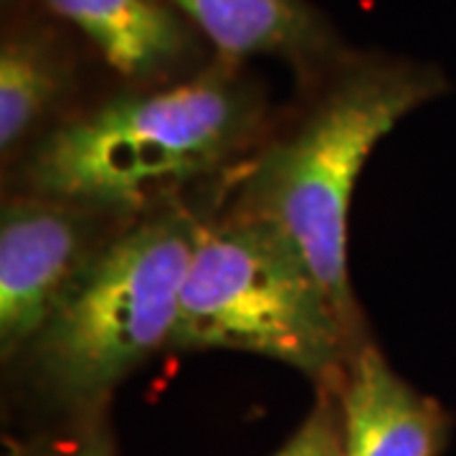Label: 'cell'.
Returning a JSON list of instances; mask_svg holds the SVG:
<instances>
[{
  "mask_svg": "<svg viewBox=\"0 0 456 456\" xmlns=\"http://www.w3.org/2000/svg\"><path fill=\"white\" fill-rule=\"evenodd\" d=\"M441 92L434 69L368 61L347 69L305 122L264 150L241 185L239 211L279 228L355 327L347 277V216L362 165L416 107Z\"/></svg>",
  "mask_w": 456,
  "mask_h": 456,
  "instance_id": "1",
  "label": "cell"
},
{
  "mask_svg": "<svg viewBox=\"0 0 456 456\" xmlns=\"http://www.w3.org/2000/svg\"><path fill=\"white\" fill-rule=\"evenodd\" d=\"M231 64L224 59L188 82L114 97L51 132L28 183L77 206L137 208L211 173L256 122V99Z\"/></svg>",
  "mask_w": 456,
  "mask_h": 456,
  "instance_id": "2",
  "label": "cell"
},
{
  "mask_svg": "<svg viewBox=\"0 0 456 456\" xmlns=\"http://www.w3.org/2000/svg\"><path fill=\"white\" fill-rule=\"evenodd\" d=\"M350 335L335 299L279 228L244 213L200 226L170 347L251 353L325 375Z\"/></svg>",
  "mask_w": 456,
  "mask_h": 456,
  "instance_id": "3",
  "label": "cell"
},
{
  "mask_svg": "<svg viewBox=\"0 0 456 456\" xmlns=\"http://www.w3.org/2000/svg\"><path fill=\"white\" fill-rule=\"evenodd\" d=\"M200 224L165 211L102 246L31 347L51 393L92 403L170 345Z\"/></svg>",
  "mask_w": 456,
  "mask_h": 456,
  "instance_id": "4",
  "label": "cell"
},
{
  "mask_svg": "<svg viewBox=\"0 0 456 456\" xmlns=\"http://www.w3.org/2000/svg\"><path fill=\"white\" fill-rule=\"evenodd\" d=\"M102 248V246H99ZM99 248L66 200H11L0 216V350L28 347L79 281Z\"/></svg>",
  "mask_w": 456,
  "mask_h": 456,
  "instance_id": "5",
  "label": "cell"
},
{
  "mask_svg": "<svg viewBox=\"0 0 456 456\" xmlns=\"http://www.w3.org/2000/svg\"><path fill=\"white\" fill-rule=\"evenodd\" d=\"M345 456H436L441 408L411 388L383 353L365 345L350 362L342 393Z\"/></svg>",
  "mask_w": 456,
  "mask_h": 456,
  "instance_id": "6",
  "label": "cell"
},
{
  "mask_svg": "<svg viewBox=\"0 0 456 456\" xmlns=\"http://www.w3.org/2000/svg\"><path fill=\"white\" fill-rule=\"evenodd\" d=\"M127 79H155L191 59L193 38L165 0H41Z\"/></svg>",
  "mask_w": 456,
  "mask_h": 456,
  "instance_id": "7",
  "label": "cell"
},
{
  "mask_svg": "<svg viewBox=\"0 0 456 456\" xmlns=\"http://www.w3.org/2000/svg\"><path fill=\"white\" fill-rule=\"evenodd\" d=\"M185 23L211 41L221 59L279 56L317 61L330 33L307 0H165Z\"/></svg>",
  "mask_w": 456,
  "mask_h": 456,
  "instance_id": "8",
  "label": "cell"
},
{
  "mask_svg": "<svg viewBox=\"0 0 456 456\" xmlns=\"http://www.w3.org/2000/svg\"><path fill=\"white\" fill-rule=\"evenodd\" d=\"M66 86V61L49 31L13 26L0 44V150L8 155Z\"/></svg>",
  "mask_w": 456,
  "mask_h": 456,
  "instance_id": "9",
  "label": "cell"
},
{
  "mask_svg": "<svg viewBox=\"0 0 456 456\" xmlns=\"http://www.w3.org/2000/svg\"><path fill=\"white\" fill-rule=\"evenodd\" d=\"M274 456H345L342 408L320 398L310 419Z\"/></svg>",
  "mask_w": 456,
  "mask_h": 456,
  "instance_id": "10",
  "label": "cell"
},
{
  "mask_svg": "<svg viewBox=\"0 0 456 456\" xmlns=\"http://www.w3.org/2000/svg\"><path fill=\"white\" fill-rule=\"evenodd\" d=\"M74 456H117V452H114V441L112 436H110V428L104 426V421L89 424L82 444H79V449H77V454Z\"/></svg>",
  "mask_w": 456,
  "mask_h": 456,
  "instance_id": "11",
  "label": "cell"
},
{
  "mask_svg": "<svg viewBox=\"0 0 456 456\" xmlns=\"http://www.w3.org/2000/svg\"><path fill=\"white\" fill-rule=\"evenodd\" d=\"M5 456H59L53 452V446L46 444H18Z\"/></svg>",
  "mask_w": 456,
  "mask_h": 456,
  "instance_id": "12",
  "label": "cell"
}]
</instances>
